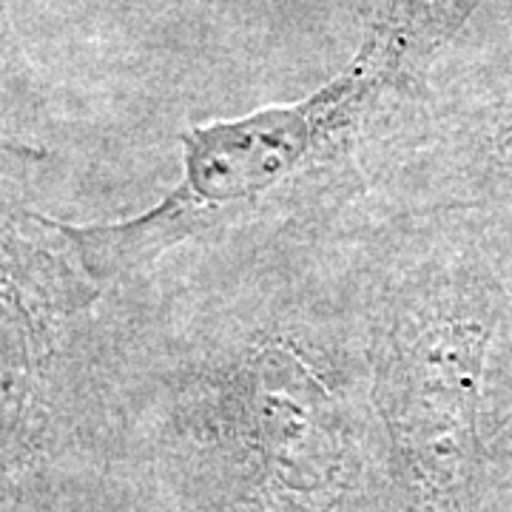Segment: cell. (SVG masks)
Returning a JSON list of instances; mask_svg holds the SVG:
<instances>
[{"mask_svg":"<svg viewBox=\"0 0 512 512\" xmlns=\"http://www.w3.org/2000/svg\"><path fill=\"white\" fill-rule=\"evenodd\" d=\"M217 433L225 490L237 510L339 512L359 461L328 390L288 356L245 373Z\"/></svg>","mask_w":512,"mask_h":512,"instance_id":"3","label":"cell"},{"mask_svg":"<svg viewBox=\"0 0 512 512\" xmlns=\"http://www.w3.org/2000/svg\"><path fill=\"white\" fill-rule=\"evenodd\" d=\"M89 288L55 254L0 220V464L12 470L37 430L43 319L86 305Z\"/></svg>","mask_w":512,"mask_h":512,"instance_id":"4","label":"cell"},{"mask_svg":"<svg viewBox=\"0 0 512 512\" xmlns=\"http://www.w3.org/2000/svg\"><path fill=\"white\" fill-rule=\"evenodd\" d=\"M490 316L476 293H413L384 330L376 402L407 512H478V379Z\"/></svg>","mask_w":512,"mask_h":512,"instance_id":"2","label":"cell"},{"mask_svg":"<svg viewBox=\"0 0 512 512\" xmlns=\"http://www.w3.org/2000/svg\"><path fill=\"white\" fill-rule=\"evenodd\" d=\"M476 0H382L365 43L319 92L254 111L239 120L188 128L183 143V183L160 205L114 225L60 231L72 242L86 274L120 276L137 271L225 211L265 202L339 157L384 94L410 77L424 57L456 29Z\"/></svg>","mask_w":512,"mask_h":512,"instance_id":"1","label":"cell"},{"mask_svg":"<svg viewBox=\"0 0 512 512\" xmlns=\"http://www.w3.org/2000/svg\"><path fill=\"white\" fill-rule=\"evenodd\" d=\"M0 512H18V490L12 481V470L0 464Z\"/></svg>","mask_w":512,"mask_h":512,"instance_id":"5","label":"cell"}]
</instances>
